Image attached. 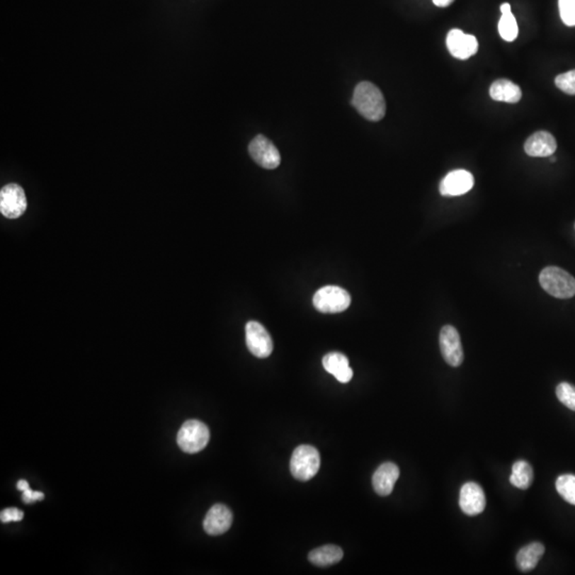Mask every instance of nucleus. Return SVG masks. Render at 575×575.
I'll use <instances>...</instances> for the list:
<instances>
[{
	"label": "nucleus",
	"mask_w": 575,
	"mask_h": 575,
	"mask_svg": "<svg viewBox=\"0 0 575 575\" xmlns=\"http://www.w3.org/2000/svg\"><path fill=\"white\" fill-rule=\"evenodd\" d=\"M352 105L367 120L378 122L386 114L384 95L375 84L363 81L355 88Z\"/></svg>",
	"instance_id": "f257e3e1"
},
{
	"label": "nucleus",
	"mask_w": 575,
	"mask_h": 575,
	"mask_svg": "<svg viewBox=\"0 0 575 575\" xmlns=\"http://www.w3.org/2000/svg\"><path fill=\"white\" fill-rule=\"evenodd\" d=\"M539 283L543 290L557 299H571L575 295V278L557 266H547L541 271Z\"/></svg>",
	"instance_id": "f03ea898"
},
{
	"label": "nucleus",
	"mask_w": 575,
	"mask_h": 575,
	"mask_svg": "<svg viewBox=\"0 0 575 575\" xmlns=\"http://www.w3.org/2000/svg\"><path fill=\"white\" fill-rule=\"evenodd\" d=\"M321 466V457L318 450L312 445H300L293 452L290 462V470L295 479L307 482L316 477Z\"/></svg>",
	"instance_id": "7ed1b4c3"
},
{
	"label": "nucleus",
	"mask_w": 575,
	"mask_h": 575,
	"mask_svg": "<svg viewBox=\"0 0 575 575\" xmlns=\"http://www.w3.org/2000/svg\"><path fill=\"white\" fill-rule=\"evenodd\" d=\"M210 440V431L205 423L189 420L183 423L177 435V443L186 453L194 454L204 450Z\"/></svg>",
	"instance_id": "20e7f679"
},
{
	"label": "nucleus",
	"mask_w": 575,
	"mask_h": 575,
	"mask_svg": "<svg viewBox=\"0 0 575 575\" xmlns=\"http://www.w3.org/2000/svg\"><path fill=\"white\" fill-rule=\"evenodd\" d=\"M314 308L323 314H339L350 307V293L337 285H326L317 291L314 300Z\"/></svg>",
	"instance_id": "39448f33"
},
{
	"label": "nucleus",
	"mask_w": 575,
	"mask_h": 575,
	"mask_svg": "<svg viewBox=\"0 0 575 575\" xmlns=\"http://www.w3.org/2000/svg\"><path fill=\"white\" fill-rule=\"evenodd\" d=\"M249 155L254 161L266 170H274L280 166V154L272 141L264 137L257 135L251 142L249 147Z\"/></svg>",
	"instance_id": "423d86ee"
},
{
	"label": "nucleus",
	"mask_w": 575,
	"mask_h": 575,
	"mask_svg": "<svg viewBox=\"0 0 575 575\" xmlns=\"http://www.w3.org/2000/svg\"><path fill=\"white\" fill-rule=\"evenodd\" d=\"M27 209L24 189L16 183H9L0 191V212L8 219H18Z\"/></svg>",
	"instance_id": "0eeeda50"
},
{
	"label": "nucleus",
	"mask_w": 575,
	"mask_h": 575,
	"mask_svg": "<svg viewBox=\"0 0 575 575\" xmlns=\"http://www.w3.org/2000/svg\"><path fill=\"white\" fill-rule=\"evenodd\" d=\"M246 346L249 352L257 358H268L273 352V341L263 325L249 321L245 326Z\"/></svg>",
	"instance_id": "6e6552de"
},
{
	"label": "nucleus",
	"mask_w": 575,
	"mask_h": 575,
	"mask_svg": "<svg viewBox=\"0 0 575 575\" xmlns=\"http://www.w3.org/2000/svg\"><path fill=\"white\" fill-rule=\"evenodd\" d=\"M441 354L451 367H460L464 361V348H462L460 336L455 327L451 325L443 327L439 336Z\"/></svg>",
	"instance_id": "1a4fd4ad"
},
{
	"label": "nucleus",
	"mask_w": 575,
	"mask_h": 575,
	"mask_svg": "<svg viewBox=\"0 0 575 575\" xmlns=\"http://www.w3.org/2000/svg\"><path fill=\"white\" fill-rule=\"evenodd\" d=\"M460 506L470 517L479 515L486 508V496L479 484L469 482L460 489Z\"/></svg>",
	"instance_id": "9d476101"
},
{
	"label": "nucleus",
	"mask_w": 575,
	"mask_h": 575,
	"mask_svg": "<svg viewBox=\"0 0 575 575\" xmlns=\"http://www.w3.org/2000/svg\"><path fill=\"white\" fill-rule=\"evenodd\" d=\"M447 46L452 56L460 60H467L479 50L477 38L466 35L460 29L450 31L447 37Z\"/></svg>",
	"instance_id": "9b49d317"
},
{
	"label": "nucleus",
	"mask_w": 575,
	"mask_h": 575,
	"mask_svg": "<svg viewBox=\"0 0 575 575\" xmlns=\"http://www.w3.org/2000/svg\"><path fill=\"white\" fill-rule=\"evenodd\" d=\"M473 186H474V178L470 172L456 170L449 173L443 178L439 190H440L441 195L443 196H460L470 191Z\"/></svg>",
	"instance_id": "f8f14e48"
},
{
	"label": "nucleus",
	"mask_w": 575,
	"mask_h": 575,
	"mask_svg": "<svg viewBox=\"0 0 575 575\" xmlns=\"http://www.w3.org/2000/svg\"><path fill=\"white\" fill-rule=\"evenodd\" d=\"M232 524V513L228 507L217 504L211 507L204 520V530L207 534L217 536L229 530Z\"/></svg>",
	"instance_id": "ddd939ff"
},
{
	"label": "nucleus",
	"mask_w": 575,
	"mask_h": 575,
	"mask_svg": "<svg viewBox=\"0 0 575 575\" xmlns=\"http://www.w3.org/2000/svg\"><path fill=\"white\" fill-rule=\"evenodd\" d=\"M557 149L555 137L547 131L530 135L524 144V151L530 157H550Z\"/></svg>",
	"instance_id": "4468645a"
},
{
	"label": "nucleus",
	"mask_w": 575,
	"mask_h": 575,
	"mask_svg": "<svg viewBox=\"0 0 575 575\" xmlns=\"http://www.w3.org/2000/svg\"><path fill=\"white\" fill-rule=\"evenodd\" d=\"M399 477V469L393 462H385L378 467L373 474L372 483L376 494L380 496H387L391 494L394 488L395 483Z\"/></svg>",
	"instance_id": "2eb2a0df"
},
{
	"label": "nucleus",
	"mask_w": 575,
	"mask_h": 575,
	"mask_svg": "<svg viewBox=\"0 0 575 575\" xmlns=\"http://www.w3.org/2000/svg\"><path fill=\"white\" fill-rule=\"evenodd\" d=\"M545 547L542 543L532 542L522 547L517 554V567L522 572H528L536 568L539 560L545 554Z\"/></svg>",
	"instance_id": "dca6fc26"
},
{
	"label": "nucleus",
	"mask_w": 575,
	"mask_h": 575,
	"mask_svg": "<svg viewBox=\"0 0 575 575\" xmlns=\"http://www.w3.org/2000/svg\"><path fill=\"white\" fill-rule=\"evenodd\" d=\"M490 96L494 101H505V103H516L521 99V89L506 79H500L494 81L490 86Z\"/></svg>",
	"instance_id": "f3484780"
},
{
	"label": "nucleus",
	"mask_w": 575,
	"mask_h": 575,
	"mask_svg": "<svg viewBox=\"0 0 575 575\" xmlns=\"http://www.w3.org/2000/svg\"><path fill=\"white\" fill-rule=\"evenodd\" d=\"M309 562L319 567L331 566L337 564L343 558V551L337 545H329L318 547L310 552Z\"/></svg>",
	"instance_id": "a211bd4d"
},
{
	"label": "nucleus",
	"mask_w": 575,
	"mask_h": 575,
	"mask_svg": "<svg viewBox=\"0 0 575 575\" xmlns=\"http://www.w3.org/2000/svg\"><path fill=\"white\" fill-rule=\"evenodd\" d=\"M534 481V471L532 466L525 460H518L513 464L511 469L509 482L511 485L521 490H526L530 487Z\"/></svg>",
	"instance_id": "6ab92c4d"
},
{
	"label": "nucleus",
	"mask_w": 575,
	"mask_h": 575,
	"mask_svg": "<svg viewBox=\"0 0 575 575\" xmlns=\"http://www.w3.org/2000/svg\"><path fill=\"white\" fill-rule=\"evenodd\" d=\"M556 490L566 502L575 505V475L564 474L558 477Z\"/></svg>",
	"instance_id": "aec40b11"
},
{
	"label": "nucleus",
	"mask_w": 575,
	"mask_h": 575,
	"mask_svg": "<svg viewBox=\"0 0 575 575\" xmlns=\"http://www.w3.org/2000/svg\"><path fill=\"white\" fill-rule=\"evenodd\" d=\"M323 367L329 373L337 376L338 374L348 369L350 365H348V359L346 355L341 354V353L333 352L325 355L324 358H323Z\"/></svg>",
	"instance_id": "412c9836"
},
{
	"label": "nucleus",
	"mask_w": 575,
	"mask_h": 575,
	"mask_svg": "<svg viewBox=\"0 0 575 575\" xmlns=\"http://www.w3.org/2000/svg\"><path fill=\"white\" fill-rule=\"evenodd\" d=\"M499 33L501 37L506 42H513L517 39L519 29H518L517 21L511 12L503 13L499 22Z\"/></svg>",
	"instance_id": "4be33fe9"
},
{
	"label": "nucleus",
	"mask_w": 575,
	"mask_h": 575,
	"mask_svg": "<svg viewBox=\"0 0 575 575\" xmlns=\"http://www.w3.org/2000/svg\"><path fill=\"white\" fill-rule=\"evenodd\" d=\"M556 397L567 408L575 411V387L569 382H560L556 388Z\"/></svg>",
	"instance_id": "5701e85b"
},
{
	"label": "nucleus",
	"mask_w": 575,
	"mask_h": 575,
	"mask_svg": "<svg viewBox=\"0 0 575 575\" xmlns=\"http://www.w3.org/2000/svg\"><path fill=\"white\" fill-rule=\"evenodd\" d=\"M560 18L564 25L569 27L575 26V0H559Z\"/></svg>",
	"instance_id": "b1692460"
},
{
	"label": "nucleus",
	"mask_w": 575,
	"mask_h": 575,
	"mask_svg": "<svg viewBox=\"0 0 575 575\" xmlns=\"http://www.w3.org/2000/svg\"><path fill=\"white\" fill-rule=\"evenodd\" d=\"M555 84L566 94L575 95V69L558 75L555 78Z\"/></svg>",
	"instance_id": "393cba45"
},
{
	"label": "nucleus",
	"mask_w": 575,
	"mask_h": 575,
	"mask_svg": "<svg viewBox=\"0 0 575 575\" xmlns=\"http://www.w3.org/2000/svg\"><path fill=\"white\" fill-rule=\"evenodd\" d=\"M24 518V513L18 508H7L1 511L0 519L4 523H9V522L21 521Z\"/></svg>",
	"instance_id": "a878e982"
},
{
	"label": "nucleus",
	"mask_w": 575,
	"mask_h": 575,
	"mask_svg": "<svg viewBox=\"0 0 575 575\" xmlns=\"http://www.w3.org/2000/svg\"><path fill=\"white\" fill-rule=\"evenodd\" d=\"M340 382L342 384H346V382H350L351 380L353 378V370L351 369L350 367L348 369L344 370L342 371L341 373L338 374L337 376H335Z\"/></svg>",
	"instance_id": "bb28decb"
},
{
	"label": "nucleus",
	"mask_w": 575,
	"mask_h": 575,
	"mask_svg": "<svg viewBox=\"0 0 575 575\" xmlns=\"http://www.w3.org/2000/svg\"><path fill=\"white\" fill-rule=\"evenodd\" d=\"M23 501H24L26 504L33 502V501H35V491H33L30 488L23 491Z\"/></svg>",
	"instance_id": "cd10ccee"
},
{
	"label": "nucleus",
	"mask_w": 575,
	"mask_h": 575,
	"mask_svg": "<svg viewBox=\"0 0 575 575\" xmlns=\"http://www.w3.org/2000/svg\"><path fill=\"white\" fill-rule=\"evenodd\" d=\"M437 7L445 8L454 3V0H433Z\"/></svg>",
	"instance_id": "c85d7f7f"
},
{
	"label": "nucleus",
	"mask_w": 575,
	"mask_h": 575,
	"mask_svg": "<svg viewBox=\"0 0 575 575\" xmlns=\"http://www.w3.org/2000/svg\"><path fill=\"white\" fill-rule=\"evenodd\" d=\"M18 490H21V491H25V490H27L28 489V488L30 487H29V484L27 483V481H24V479H22V481L18 482Z\"/></svg>",
	"instance_id": "c756f323"
},
{
	"label": "nucleus",
	"mask_w": 575,
	"mask_h": 575,
	"mask_svg": "<svg viewBox=\"0 0 575 575\" xmlns=\"http://www.w3.org/2000/svg\"><path fill=\"white\" fill-rule=\"evenodd\" d=\"M501 12L503 13H508V12H511V7L509 4L505 3L501 6Z\"/></svg>",
	"instance_id": "7c9ffc66"
},
{
	"label": "nucleus",
	"mask_w": 575,
	"mask_h": 575,
	"mask_svg": "<svg viewBox=\"0 0 575 575\" xmlns=\"http://www.w3.org/2000/svg\"><path fill=\"white\" fill-rule=\"evenodd\" d=\"M555 161H556L555 158H551V162H555Z\"/></svg>",
	"instance_id": "2f4dec72"
}]
</instances>
